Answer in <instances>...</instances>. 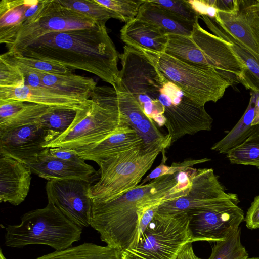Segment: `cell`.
Returning <instances> with one entry per match:
<instances>
[{"label":"cell","mask_w":259,"mask_h":259,"mask_svg":"<svg viewBox=\"0 0 259 259\" xmlns=\"http://www.w3.org/2000/svg\"><path fill=\"white\" fill-rule=\"evenodd\" d=\"M239 202L238 197L228 199L210 208L187 212L193 242L224 240L237 230L244 219Z\"/></svg>","instance_id":"cell-13"},{"label":"cell","mask_w":259,"mask_h":259,"mask_svg":"<svg viewBox=\"0 0 259 259\" xmlns=\"http://www.w3.org/2000/svg\"><path fill=\"white\" fill-rule=\"evenodd\" d=\"M0 259H7L3 254L2 249L0 251Z\"/></svg>","instance_id":"cell-47"},{"label":"cell","mask_w":259,"mask_h":259,"mask_svg":"<svg viewBox=\"0 0 259 259\" xmlns=\"http://www.w3.org/2000/svg\"><path fill=\"white\" fill-rule=\"evenodd\" d=\"M259 124V95L256 99L255 110H254V117L252 123L251 125H256Z\"/></svg>","instance_id":"cell-46"},{"label":"cell","mask_w":259,"mask_h":259,"mask_svg":"<svg viewBox=\"0 0 259 259\" xmlns=\"http://www.w3.org/2000/svg\"><path fill=\"white\" fill-rule=\"evenodd\" d=\"M170 137L164 138L104 159L97 163L100 177L91 185L90 197L95 203L114 200L138 186L160 152L171 145Z\"/></svg>","instance_id":"cell-3"},{"label":"cell","mask_w":259,"mask_h":259,"mask_svg":"<svg viewBox=\"0 0 259 259\" xmlns=\"http://www.w3.org/2000/svg\"><path fill=\"white\" fill-rule=\"evenodd\" d=\"M188 2L200 16L205 15L210 18L216 16L218 10L214 5V0H190Z\"/></svg>","instance_id":"cell-41"},{"label":"cell","mask_w":259,"mask_h":259,"mask_svg":"<svg viewBox=\"0 0 259 259\" xmlns=\"http://www.w3.org/2000/svg\"><path fill=\"white\" fill-rule=\"evenodd\" d=\"M49 154L57 158L72 164L78 167L92 169L94 167L87 164L85 160L80 157L75 150L67 147H55L49 149Z\"/></svg>","instance_id":"cell-39"},{"label":"cell","mask_w":259,"mask_h":259,"mask_svg":"<svg viewBox=\"0 0 259 259\" xmlns=\"http://www.w3.org/2000/svg\"><path fill=\"white\" fill-rule=\"evenodd\" d=\"M105 23L99 22L92 27L48 33L16 54L87 71L114 87L119 81V54Z\"/></svg>","instance_id":"cell-2"},{"label":"cell","mask_w":259,"mask_h":259,"mask_svg":"<svg viewBox=\"0 0 259 259\" xmlns=\"http://www.w3.org/2000/svg\"><path fill=\"white\" fill-rule=\"evenodd\" d=\"M32 171L26 164L0 155V202L17 206L27 196Z\"/></svg>","instance_id":"cell-18"},{"label":"cell","mask_w":259,"mask_h":259,"mask_svg":"<svg viewBox=\"0 0 259 259\" xmlns=\"http://www.w3.org/2000/svg\"><path fill=\"white\" fill-rule=\"evenodd\" d=\"M98 23L63 6L58 0H41L37 12L24 23L12 42L6 47L8 52L18 54L48 33L92 27Z\"/></svg>","instance_id":"cell-10"},{"label":"cell","mask_w":259,"mask_h":259,"mask_svg":"<svg viewBox=\"0 0 259 259\" xmlns=\"http://www.w3.org/2000/svg\"><path fill=\"white\" fill-rule=\"evenodd\" d=\"M168 81L178 86L191 100L204 106L222 98L232 83L215 70L193 65L166 53L138 50Z\"/></svg>","instance_id":"cell-7"},{"label":"cell","mask_w":259,"mask_h":259,"mask_svg":"<svg viewBox=\"0 0 259 259\" xmlns=\"http://www.w3.org/2000/svg\"><path fill=\"white\" fill-rule=\"evenodd\" d=\"M162 203H157L146 208L142 213L140 219L136 238L131 247L135 246L141 235L144 233L148 226L153 219L157 213L160 205Z\"/></svg>","instance_id":"cell-40"},{"label":"cell","mask_w":259,"mask_h":259,"mask_svg":"<svg viewBox=\"0 0 259 259\" xmlns=\"http://www.w3.org/2000/svg\"><path fill=\"white\" fill-rule=\"evenodd\" d=\"M200 18L213 34L230 42L231 50L243 62L246 68L239 79L240 83L246 89L259 92V60L234 40L213 19L205 15L201 16Z\"/></svg>","instance_id":"cell-25"},{"label":"cell","mask_w":259,"mask_h":259,"mask_svg":"<svg viewBox=\"0 0 259 259\" xmlns=\"http://www.w3.org/2000/svg\"><path fill=\"white\" fill-rule=\"evenodd\" d=\"M121 69L119 81L132 94L152 120L163 115L164 107L157 98L166 79L138 50L125 45L119 54Z\"/></svg>","instance_id":"cell-9"},{"label":"cell","mask_w":259,"mask_h":259,"mask_svg":"<svg viewBox=\"0 0 259 259\" xmlns=\"http://www.w3.org/2000/svg\"><path fill=\"white\" fill-rule=\"evenodd\" d=\"M35 259H122L121 252L109 246L83 243L67 249L55 251Z\"/></svg>","instance_id":"cell-29"},{"label":"cell","mask_w":259,"mask_h":259,"mask_svg":"<svg viewBox=\"0 0 259 259\" xmlns=\"http://www.w3.org/2000/svg\"><path fill=\"white\" fill-rule=\"evenodd\" d=\"M190 219L187 212H157L137 245L121 252L122 259H177L187 243H193Z\"/></svg>","instance_id":"cell-8"},{"label":"cell","mask_w":259,"mask_h":259,"mask_svg":"<svg viewBox=\"0 0 259 259\" xmlns=\"http://www.w3.org/2000/svg\"><path fill=\"white\" fill-rule=\"evenodd\" d=\"M25 83L24 75L19 68L0 58V87L17 88Z\"/></svg>","instance_id":"cell-38"},{"label":"cell","mask_w":259,"mask_h":259,"mask_svg":"<svg viewBox=\"0 0 259 259\" xmlns=\"http://www.w3.org/2000/svg\"><path fill=\"white\" fill-rule=\"evenodd\" d=\"M214 5L218 11L233 13L238 8L239 0H214Z\"/></svg>","instance_id":"cell-44"},{"label":"cell","mask_w":259,"mask_h":259,"mask_svg":"<svg viewBox=\"0 0 259 259\" xmlns=\"http://www.w3.org/2000/svg\"><path fill=\"white\" fill-rule=\"evenodd\" d=\"M41 0H2L0 42L11 44L24 23L38 11Z\"/></svg>","instance_id":"cell-21"},{"label":"cell","mask_w":259,"mask_h":259,"mask_svg":"<svg viewBox=\"0 0 259 259\" xmlns=\"http://www.w3.org/2000/svg\"><path fill=\"white\" fill-rule=\"evenodd\" d=\"M191 185L186 172L166 175L139 184L111 201L93 202L91 226L107 245L122 252L134 243L141 210L185 196Z\"/></svg>","instance_id":"cell-1"},{"label":"cell","mask_w":259,"mask_h":259,"mask_svg":"<svg viewBox=\"0 0 259 259\" xmlns=\"http://www.w3.org/2000/svg\"><path fill=\"white\" fill-rule=\"evenodd\" d=\"M210 160V159L204 158L200 159L185 160L182 162H174L170 166H166L161 163L154 169L151 173L146 177L140 185L146 184L155 178L166 175H175L186 170L188 168L200 163H204Z\"/></svg>","instance_id":"cell-37"},{"label":"cell","mask_w":259,"mask_h":259,"mask_svg":"<svg viewBox=\"0 0 259 259\" xmlns=\"http://www.w3.org/2000/svg\"><path fill=\"white\" fill-rule=\"evenodd\" d=\"M76 114V110L54 109L40 118L38 122L46 132L49 143L68 129L74 120Z\"/></svg>","instance_id":"cell-30"},{"label":"cell","mask_w":259,"mask_h":259,"mask_svg":"<svg viewBox=\"0 0 259 259\" xmlns=\"http://www.w3.org/2000/svg\"><path fill=\"white\" fill-rule=\"evenodd\" d=\"M95 101L88 100L76 111L75 117L68 129L45 147L79 149L114 134L133 129L127 117L118 109L111 87L105 86L99 90Z\"/></svg>","instance_id":"cell-4"},{"label":"cell","mask_w":259,"mask_h":259,"mask_svg":"<svg viewBox=\"0 0 259 259\" xmlns=\"http://www.w3.org/2000/svg\"><path fill=\"white\" fill-rule=\"evenodd\" d=\"M54 109L22 101H0V131L37 122Z\"/></svg>","instance_id":"cell-24"},{"label":"cell","mask_w":259,"mask_h":259,"mask_svg":"<svg viewBox=\"0 0 259 259\" xmlns=\"http://www.w3.org/2000/svg\"><path fill=\"white\" fill-rule=\"evenodd\" d=\"M48 143L47 134L38 121L0 131V155L25 164L42 153Z\"/></svg>","instance_id":"cell-16"},{"label":"cell","mask_w":259,"mask_h":259,"mask_svg":"<svg viewBox=\"0 0 259 259\" xmlns=\"http://www.w3.org/2000/svg\"><path fill=\"white\" fill-rule=\"evenodd\" d=\"M143 144L142 137L133 129L114 134L95 144L75 150L84 160L93 161L97 164L104 159L139 147Z\"/></svg>","instance_id":"cell-23"},{"label":"cell","mask_w":259,"mask_h":259,"mask_svg":"<svg viewBox=\"0 0 259 259\" xmlns=\"http://www.w3.org/2000/svg\"><path fill=\"white\" fill-rule=\"evenodd\" d=\"M214 21L234 40L259 60V6L257 0H239L233 13L217 11Z\"/></svg>","instance_id":"cell-15"},{"label":"cell","mask_w":259,"mask_h":259,"mask_svg":"<svg viewBox=\"0 0 259 259\" xmlns=\"http://www.w3.org/2000/svg\"><path fill=\"white\" fill-rule=\"evenodd\" d=\"M192 242L187 243L183 248L177 259H202L197 256L193 249Z\"/></svg>","instance_id":"cell-45"},{"label":"cell","mask_w":259,"mask_h":259,"mask_svg":"<svg viewBox=\"0 0 259 259\" xmlns=\"http://www.w3.org/2000/svg\"><path fill=\"white\" fill-rule=\"evenodd\" d=\"M136 18L157 25L167 34L186 36L191 35L195 23L177 17L151 0H144Z\"/></svg>","instance_id":"cell-26"},{"label":"cell","mask_w":259,"mask_h":259,"mask_svg":"<svg viewBox=\"0 0 259 259\" xmlns=\"http://www.w3.org/2000/svg\"><path fill=\"white\" fill-rule=\"evenodd\" d=\"M47 148L36 158L26 164L32 173L48 181L54 179H83L91 181L97 174L93 168L88 169L78 167L51 156Z\"/></svg>","instance_id":"cell-22"},{"label":"cell","mask_w":259,"mask_h":259,"mask_svg":"<svg viewBox=\"0 0 259 259\" xmlns=\"http://www.w3.org/2000/svg\"><path fill=\"white\" fill-rule=\"evenodd\" d=\"M167 35L165 53L193 65L211 68L233 85L240 83L246 67L231 50L229 41L208 32L198 22L195 23L190 36Z\"/></svg>","instance_id":"cell-6"},{"label":"cell","mask_w":259,"mask_h":259,"mask_svg":"<svg viewBox=\"0 0 259 259\" xmlns=\"http://www.w3.org/2000/svg\"><path fill=\"white\" fill-rule=\"evenodd\" d=\"M120 32V38L126 46L137 50L165 52L168 35L154 24L135 18L125 23Z\"/></svg>","instance_id":"cell-20"},{"label":"cell","mask_w":259,"mask_h":259,"mask_svg":"<svg viewBox=\"0 0 259 259\" xmlns=\"http://www.w3.org/2000/svg\"><path fill=\"white\" fill-rule=\"evenodd\" d=\"M244 220L248 229L259 228V195L254 198Z\"/></svg>","instance_id":"cell-42"},{"label":"cell","mask_w":259,"mask_h":259,"mask_svg":"<svg viewBox=\"0 0 259 259\" xmlns=\"http://www.w3.org/2000/svg\"><path fill=\"white\" fill-rule=\"evenodd\" d=\"M226 155L232 164L253 165L259 168V130Z\"/></svg>","instance_id":"cell-32"},{"label":"cell","mask_w":259,"mask_h":259,"mask_svg":"<svg viewBox=\"0 0 259 259\" xmlns=\"http://www.w3.org/2000/svg\"><path fill=\"white\" fill-rule=\"evenodd\" d=\"M257 259H259V257Z\"/></svg>","instance_id":"cell-49"},{"label":"cell","mask_w":259,"mask_h":259,"mask_svg":"<svg viewBox=\"0 0 259 259\" xmlns=\"http://www.w3.org/2000/svg\"><path fill=\"white\" fill-rule=\"evenodd\" d=\"M0 58L15 65H23L51 74L71 73L72 70L50 60L26 57L8 51L1 54Z\"/></svg>","instance_id":"cell-34"},{"label":"cell","mask_w":259,"mask_h":259,"mask_svg":"<svg viewBox=\"0 0 259 259\" xmlns=\"http://www.w3.org/2000/svg\"><path fill=\"white\" fill-rule=\"evenodd\" d=\"M63 6L81 13L97 22L106 23L114 18L122 21L116 13L99 4L95 0H58Z\"/></svg>","instance_id":"cell-31"},{"label":"cell","mask_w":259,"mask_h":259,"mask_svg":"<svg viewBox=\"0 0 259 259\" xmlns=\"http://www.w3.org/2000/svg\"><path fill=\"white\" fill-rule=\"evenodd\" d=\"M96 2L118 14L125 23L137 16L144 0H95Z\"/></svg>","instance_id":"cell-35"},{"label":"cell","mask_w":259,"mask_h":259,"mask_svg":"<svg viewBox=\"0 0 259 259\" xmlns=\"http://www.w3.org/2000/svg\"><path fill=\"white\" fill-rule=\"evenodd\" d=\"M257 2H258V6H259V0H257Z\"/></svg>","instance_id":"cell-48"},{"label":"cell","mask_w":259,"mask_h":259,"mask_svg":"<svg viewBox=\"0 0 259 259\" xmlns=\"http://www.w3.org/2000/svg\"><path fill=\"white\" fill-rule=\"evenodd\" d=\"M191 182L188 193L161 204L157 213L175 214L183 212L213 207L228 199L237 198L236 194L226 193L219 177L212 168L188 169Z\"/></svg>","instance_id":"cell-12"},{"label":"cell","mask_w":259,"mask_h":259,"mask_svg":"<svg viewBox=\"0 0 259 259\" xmlns=\"http://www.w3.org/2000/svg\"><path fill=\"white\" fill-rule=\"evenodd\" d=\"M258 95L259 92H251L249 104L241 118L223 139L212 145L211 150L220 154H227L241 145L253 133L259 130V124L251 125Z\"/></svg>","instance_id":"cell-27"},{"label":"cell","mask_w":259,"mask_h":259,"mask_svg":"<svg viewBox=\"0 0 259 259\" xmlns=\"http://www.w3.org/2000/svg\"><path fill=\"white\" fill-rule=\"evenodd\" d=\"M112 94L118 109L128 118L131 127L142 137L144 144H149L163 138L154 121L145 113L133 96L118 81L113 87Z\"/></svg>","instance_id":"cell-19"},{"label":"cell","mask_w":259,"mask_h":259,"mask_svg":"<svg viewBox=\"0 0 259 259\" xmlns=\"http://www.w3.org/2000/svg\"><path fill=\"white\" fill-rule=\"evenodd\" d=\"M82 230V228L48 202L45 207L25 213L20 224L8 225L5 244L12 248L42 244L59 251L72 246L73 243L80 240Z\"/></svg>","instance_id":"cell-5"},{"label":"cell","mask_w":259,"mask_h":259,"mask_svg":"<svg viewBox=\"0 0 259 259\" xmlns=\"http://www.w3.org/2000/svg\"><path fill=\"white\" fill-rule=\"evenodd\" d=\"M89 99L68 95L53 89L23 85L17 88L0 87V101L19 100L55 109L78 110Z\"/></svg>","instance_id":"cell-17"},{"label":"cell","mask_w":259,"mask_h":259,"mask_svg":"<svg viewBox=\"0 0 259 259\" xmlns=\"http://www.w3.org/2000/svg\"><path fill=\"white\" fill-rule=\"evenodd\" d=\"M90 181L83 179L48 181V202L78 226H91L93 202L90 197Z\"/></svg>","instance_id":"cell-14"},{"label":"cell","mask_w":259,"mask_h":259,"mask_svg":"<svg viewBox=\"0 0 259 259\" xmlns=\"http://www.w3.org/2000/svg\"><path fill=\"white\" fill-rule=\"evenodd\" d=\"M208 259H250L241 242L240 228L225 240L217 242Z\"/></svg>","instance_id":"cell-33"},{"label":"cell","mask_w":259,"mask_h":259,"mask_svg":"<svg viewBox=\"0 0 259 259\" xmlns=\"http://www.w3.org/2000/svg\"><path fill=\"white\" fill-rule=\"evenodd\" d=\"M157 99L164 107V125L171 144L186 135L211 130L213 119L204 106L191 100L174 83L167 80L160 89Z\"/></svg>","instance_id":"cell-11"},{"label":"cell","mask_w":259,"mask_h":259,"mask_svg":"<svg viewBox=\"0 0 259 259\" xmlns=\"http://www.w3.org/2000/svg\"><path fill=\"white\" fill-rule=\"evenodd\" d=\"M15 66H18L23 73L25 78V85L44 88L42 78L38 74L37 70L21 65Z\"/></svg>","instance_id":"cell-43"},{"label":"cell","mask_w":259,"mask_h":259,"mask_svg":"<svg viewBox=\"0 0 259 259\" xmlns=\"http://www.w3.org/2000/svg\"><path fill=\"white\" fill-rule=\"evenodd\" d=\"M42 78L44 88L53 89L63 93L90 99L97 86L92 78L71 73L51 74L37 70Z\"/></svg>","instance_id":"cell-28"},{"label":"cell","mask_w":259,"mask_h":259,"mask_svg":"<svg viewBox=\"0 0 259 259\" xmlns=\"http://www.w3.org/2000/svg\"><path fill=\"white\" fill-rule=\"evenodd\" d=\"M154 3L186 21L196 23L200 18L187 0H151Z\"/></svg>","instance_id":"cell-36"}]
</instances>
